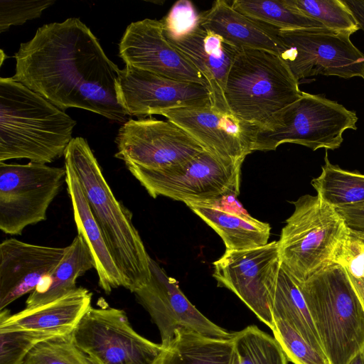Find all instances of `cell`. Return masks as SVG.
I'll use <instances>...</instances> for the list:
<instances>
[{
    "mask_svg": "<svg viewBox=\"0 0 364 364\" xmlns=\"http://www.w3.org/2000/svg\"><path fill=\"white\" fill-rule=\"evenodd\" d=\"M296 284L329 363L348 364L364 350V311L347 272L331 263Z\"/></svg>",
    "mask_w": 364,
    "mask_h": 364,
    "instance_id": "cell-4",
    "label": "cell"
},
{
    "mask_svg": "<svg viewBox=\"0 0 364 364\" xmlns=\"http://www.w3.org/2000/svg\"><path fill=\"white\" fill-rule=\"evenodd\" d=\"M92 294L84 287H77L63 296L43 305L25 308L10 314L0 311V331L33 330L56 336L73 333L91 306Z\"/></svg>",
    "mask_w": 364,
    "mask_h": 364,
    "instance_id": "cell-20",
    "label": "cell"
},
{
    "mask_svg": "<svg viewBox=\"0 0 364 364\" xmlns=\"http://www.w3.org/2000/svg\"><path fill=\"white\" fill-rule=\"evenodd\" d=\"M65 178V167L0 162V230L18 235L46 220Z\"/></svg>",
    "mask_w": 364,
    "mask_h": 364,
    "instance_id": "cell-9",
    "label": "cell"
},
{
    "mask_svg": "<svg viewBox=\"0 0 364 364\" xmlns=\"http://www.w3.org/2000/svg\"><path fill=\"white\" fill-rule=\"evenodd\" d=\"M272 313L274 320L285 321L318 352L325 355L305 299L295 281L282 266L274 289Z\"/></svg>",
    "mask_w": 364,
    "mask_h": 364,
    "instance_id": "cell-26",
    "label": "cell"
},
{
    "mask_svg": "<svg viewBox=\"0 0 364 364\" xmlns=\"http://www.w3.org/2000/svg\"><path fill=\"white\" fill-rule=\"evenodd\" d=\"M238 357L231 339L205 336L180 328L158 364H237Z\"/></svg>",
    "mask_w": 364,
    "mask_h": 364,
    "instance_id": "cell-25",
    "label": "cell"
},
{
    "mask_svg": "<svg viewBox=\"0 0 364 364\" xmlns=\"http://www.w3.org/2000/svg\"><path fill=\"white\" fill-rule=\"evenodd\" d=\"M348 364H364V350L357 353Z\"/></svg>",
    "mask_w": 364,
    "mask_h": 364,
    "instance_id": "cell-40",
    "label": "cell"
},
{
    "mask_svg": "<svg viewBox=\"0 0 364 364\" xmlns=\"http://www.w3.org/2000/svg\"><path fill=\"white\" fill-rule=\"evenodd\" d=\"M335 209L350 230L364 235V201Z\"/></svg>",
    "mask_w": 364,
    "mask_h": 364,
    "instance_id": "cell-37",
    "label": "cell"
},
{
    "mask_svg": "<svg viewBox=\"0 0 364 364\" xmlns=\"http://www.w3.org/2000/svg\"><path fill=\"white\" fill-rule=\"evenodd\" d=\"M200 14L190 1H176L168 14L162 19L164 31L167 34H176L200 23Z\"/></svg>",
    "mask_w": 364,
    "mask_h": 364,
    "instance_id": "cell-36",
    "label": "cell"
},
{
    "mask_svg": "<svg viewBox=\"0 0 364 364\" xmlns=\"http://www.w3.org/2000/svg\"><path fill=\"white\" fill-rule=\"evenodd\" d=\"M213 266L218 286L235 294L272 329V298L281 267L278 241L244 250H226Z\"/></svg>",
    "mask_w": 364,
    "mask_h": 364,
    "instance_id": "cell-12",
    "label": "cell"
},
{
    "mask_svg": "<svg viewBox=\"0 0 364 364\" xmlns=\"http://www.w3.org/2000/svg\"><path fill=\"white\" fill-rule=\"evenodd\" d=\"M161 115L181 127L205 150L220 159L243 163L245 157L253 152L258 126L211 105L177 108Z\"/></svg>",
    "mask_w": 364,
    "mask_h": 364,
    "instance_id": "cell-16",
    "label": "cell"
},
{
    "mask_svg": "<svg viewBox=\"0 0 364 364\" xmlns=\"http://www.w3.org/2000/svg\"><path fill=\"white\" fill-rule=\"evenodd\" d=\"M279 243L282 267L301 283L331 264L334 250L348 231L336 209L317 195H304L293 202Z\"/></svg>",
    "mask_w": 364,
    "mask_h": 364,
    "instance_id": "cell-6",
    "label": "cell"
},
{
    "mask_svg": "<svg viewBox=\"0 0 364 364\" xmlns=\"http://www.w3.org/2000/svg\"><path fill=\"white\" fill-rule=\"evenodd\" d=\"M118 101L129 116L144 119L182 107L211 105L208 88L129 65L120 70L116 82Z\"/></svg>",
    "mask_w": 364,
    "mask_h": 364,
    "instance_id": "cell-15",
    "label": "cell"
},
{
    "mask_svg": "<svg viewBox=\"0 0 364 364\" xmlns=\"http://www.w3.org/2000/svg\"><path fill=\"white\" fill-rule=\"evenodd\" d=\"M186 205L219 235L228 250H248L268 243L269 224L246 212L225 210L208 203Z\"/></svg>",
    "mask_w": 364,
    "mask_h": 364,
    "instance_id": "cell-23",
    "label": "cell"
},
{
    "mask_svg": "<svg viewBox=\"0 0 364 364\" xmlns=\"http://www.w3.org/2000/svg\"><path fill=\"white\" fill-rule=\"evenodd\" d=\"M65 247L33 245L11 237L0 244V311L34 291L53 272Z\"/></svg>",
    "mask_w": 364,
    "mask_h": 364,
    "instance_id": "cell-18",
    "label": "cell"
},
{
    "mask_svg": "<svg viewBox=\"0 0 364 364\" xmlns=\"http://www.w3.org/2000/svg\"><path fill=\"white\" fill-rule=\"evenodd\" d=\"M272 330L288 360L294 364H330L324 354L318 352L285 321L274 320Z\"/></svg>",
    "mask_w": 364,
    "mask_h": 364,
    "instance_id": "cell-32",
    "label": "cell"
},
{
    "mask_svg": "<svg viewBox=\"0 0 364 364\" xmlns=\"http://www.w3.org/2000/svg\"><path fill=\"white\" fill-rule=\"evenodd\" d=\"M151 277L144 287L134 294L138 302L149 312L158 327L161 346L166 348L180 328L196 331L205 336L231 339L232 333L210 321L187 299L178 282L168 276L151 257Z\"/></svg>",
    "mask_w": 364,
    "mask_h": 364,
    "instance_id": "cell-14",
    "label": "cell"
},
{
    "mask_svg": "<svg viewBox=\"0 0 364 364\" xmlns=\"http://www.w3.org/2000/svg\"><path fill=\"white\" fill-rule=\"evenodd\" d=\"M331 263L341 266L353 277L364 278V235L348 229L336 245Z\"/></svg>",
    "mask_w": 364,
    "mask_h": 364,
    "instance_id": "cell-34",
    "label": "cell"
},
{
    "mask_svg": "<svg viewBox=\"0 0 364 364\" xmlns=\"http://www.w3.org/2000/svg\"><path fill=\"white\" fill-rule=\"evenodd\" d=\"M95 267L87 243L82 235H77L65 247V255L53 272L30 294L26 308L43 305L63 296L77 288V278Z\"/></svg>",
    "mask_w": 364,
    "mask_h": 364,
    "instance_id": "cell-24",
    "label": "cell"
},
{
    "mask_svg": "<svg viewBox=\"0 0 364 364\" xmlns=\"http://www.w3.org/2000/svg\"><path fill=\"white\" fill-rule=\"evenodd\" d=\"M231 5L237 11L278 29L325 28L290 6L286 0H235Z\"/></svg>",
    "mask_w": 364,
    "mask_h": 364,
    "instance_id": "cell-28",
    "label": "cell"
},
{
    "mask_svg": "<svg viewBox=\"0 0 364 364\" xmlns=\"http://www.w3.org/2000/svg\"><path fill=\"white\" fill-rule=\"evenodd\" d=\"M242 162L225 160L204 150L190 160L161 170L127 167L154 198L207 203L238 196Z\"/></svg>",
    "mask_w": 364,
    "mask_h": 364,
    "instance_id": "cell-8",
    "label": "cell"
},
{
    "mask_svg": "<svg viewBox=\"0 0 364 364\" xmlns=\"http://www.w3.org/2000/svg\"><path fill=\"white\" fill-rule=\"evenodd\" d=\"M22 364H95L75 343L73 334L54 336L38 343Z\"/></svg>",
    "mask_w": 364,
    "mask_h": 364,
    "instance_id": "cell-31",
    "label": "cell"
},
{
    "mask_svg": "<svg viewBox=\"0 0 364 364\" xmlns=\"http://www.w3.org/2000/svg\"><path fill=\"white\" fill-rule=\"evenodd\" d=\"M54 336H57L33 330L0 331V364H22L38 343Z\"/></svg>",
    "mask_w": 364,
    "mask_h": 364,
    "instance_id": "cell-33",
    "label": "cell"
},
{
    "mask_svg": "<svg viewBox=\"0 0 364 364\" xmlns=\"http://www.w3.org/2000/svg\"><path fill=\"white\" fill-rule=\"evenodd\" d=\"M279 34L284 46L280 57L298 81L317 75L364 77V53L350 33L319 28L279 29Z\"/></svg>",
    "mask_w": 364,
    "mask_h": 364,
    "instance_id": "cell-11",
    "label": "cell"
},
{
    "mask_svg": "<svg viewBox=\"0 0 364 364\" xmlns=\"http://www.w3.org/2000/svg\"><path fill=\"white\" fill-rule=\"evenodd\" d=\"M14 80L62 110L80 108L125 123L118 101L120 70L79 18L45 24L15 53Z\"/></svg>",
    "mask_w": 364,
    "mask_h": 364,
    "instance_id": "cell-1",
    "label": "cell"
},
{
    "mask_svg": "<svg viewBox=\"0 0 364 364\" xmlns=\"http://www.w3.org/2000/svg\"><path fill=\"white\" fill-rule=\"evenodd\" d=\"M55 0H1L0 33L11 26L21 25L28 20L39 18L43 11Z\"/></svg>",
    "mask_w": 364,
    "mask_h": 364,
    "instance_id": "cell-35",
    "label": "cell"
},
{
    "mask_svg": "<svg viewBox=\"0 0 364 364\" xmlns=\"http://www.w3.org/2000/svg\"><path fill=\"white\" fill-rule=\"evenodd\" d=\"M76 122L12 77L0 78V162L49 164L65 155Z\"/></svg>",
    "mask_w": 364,
    "mask_h": 364,
    "instance_id": "cell-3",
    "label": "cell"
},
{
    "mask_svg": "<svg viewBox=\"0 0 364 364\" xmlns=\"http://www.w3.org/2000/svg\"><path fill=\"white\" fill-rule=\"evenodd\" d=\"M65 183L73 207L77 235L83 237L93 255L100 287L109 294L114 289L124 286L117 267L95 220L80 181L73 171L65 164Z\"/></svg>",
    "mask_w": 364,
    "mask_h": 364,
    "instance_id": "cell-22",
    "label": "cell"
},
{
    "mask_svg": "<svg viewBox=\"0 0 364 364\" xmlns=\"http://www.w3.org/2000/svg\"><path fill=\"white\" fill-rule=\"evenodd\" d=\"M324 160L321 174L311 181L317 196L334 208L364 201V174L332 164L327 153Z\"/></svg>",
    "mask_w": 364,
    "mask_h": 364,
    "instance_id": "cell-27",
    "label": "cell"
},
{
    "mask_svg": "<svg viewBox=\"0 0 364 364\" xmlns=\"http://www.w3.org/2000/svg\"><path fill=\"white\" fill-rule=\"evenodd\" d=\"M302 92L299 81L279 55L243 48L229 71L224 97L230 112L262 127Z\"/></svg>",
    "mask_w": 364,
    "mask_h": 364,
    "instance_id": "cell-5",
    "label": "cell"
},
{
    "mask_svg": "<svg viewBox=\"0 0 364 364\" xmlns=\"http://www.w3.org/2000/svg\"><path fill=\"white\" fill-rule=\"evenodd\" d=\"M65 164L75 173L108 249L119 268L123 287L134 293L151 277L149 255L134 227L132 213L113 193L87 141L73 138Z\"/></svg>",
    "mask_w": 364,
    "mask_h": 364,
    "instance_id": "cell-2",
    "label": "cell"
},
{
    "mask_svg": "<svg viewBox=\"0 0 364 364\" xmlns=\"http://www.w3.org/2000/svg\"><path fill=\"white\" fill-rule=\"evenodd\" d=\"M114 156L127 167L161 170L186 162L205 148L176 124L155 118L129 119L118 131Z\"/></svg>",
    "mask_w": 364,
    "mask_h": 364,
    "instance_id": "cell-13",
    "label": "cell"
},
{
    "mask_svg": "<svg viewBox=\"0 0 364 364\" xmlns=\"http://www.w3.org/2000/svg\"><path fill=\"white\" fill-rule=\"evenodd\" d=\"M343 1L353 14L360 29L364 31V1L343 0Z\"/></svg>",
    "mask_w": 364,
    "mask_h": 364,
    "instance_id": "cell-38",
    "label": "cell"
},
{
    "mask_svg": "<svg viewBox=\"0 0 364 364\" xmlns=\"http://www.w3.org/2000/svg\"><path fill=\"white\" fill-rule=\"evenodd\" d=\"M164 33L171 45L204 77L212 107L230 112L224 97L225 84L229 71L242 49L204 28L200 23L176 34H167L164 31Z\"/></svg>",
    "mask_w": 364,
    "mask_h": 364,
    "instance_id": "cell-19",
    "label": "cell"
},
{
    "mask_svg": "<svg viewBox=\"0 0 364 364\" xmlns=\"http://www.w3.org/2000/svg\"><path fill=\"white\" fill-rule=\"evenodd\" d=\"M72 334L95 364H158L164 351L137 333L125 311L116 308L91 306Z\"/></svg>",
    "mask_w": 364,
    "mask_h": 364,
    "instance_id": "cell-10",
    "label": "cell"
},
{
    "mask_svg": "<svg viewBox=\"0 0 364 364\" xmlns=\"http://www.w3.org/2000/svg\"><path fill=\"white\" fill-rule=\"evenodd\" d=\"M286 2L328 30L351 35L360 29L343 0H286Z\"/></svg>",
    "mask_w": 364,
    "mask_h": 364,
    "instance_id": "cell-30",
    "label": "cell"
},
{
    "mask_svg": "<svg viewBox=\"0 0 364 364\" xmlns=\"http://www.w3.org/2000/svg\"><path fill=\"white\" fill-rule=\"evenodd\" d=\"M232 340L237 364H287V358L274 338L251 325L234 332Z\"/></svg>",
    "mask_w": 364,
    "mask_h": 364,
    "instance_id": "cell-29",
    "label": "cell"
},
{
    "mask_svg": "<svg viewBox=\"0 0 364 364\" xmlns=\"http://www.w3.org/2000/svg\"><path fill=\"white\" fill-rule=\"evenodd\" d=\"M358 117L341 104L318 95L302 92L295 102L258 127L255 151H273L284 143L334 150L347 129H357Z\"/></svg>",
    "mask_w": 364,
    "mask_h": 364,
    "instance_id": "cell-7",
    "label": "cell"
},
{
    "mask_svg": "<svg viewBox=\"0 0 364 364\" xmlns=\"http://www.w3.org/2000/svg\"><path fill=\"white\" fill-rule=\"evenodd\" d=\"M119 55L126 65L207 87L196 66L166 39L161 21L146 18L131 23L119 44Z\"/></svg>",
    "mask_w": 364,
    "mask_h": 364,
    "instance_id": "cell-17",
    "label": "cell"
},
{
    "mask_svg": "<svg viewBox=\"0 0 364 364\" xmlns=\"http://www.w3.org/2000/svg\"><path fill=\"white\" fill-rule=\"evenodd\" d=\"M364 311V278H355L348 274Z\"/></svg>",
    "mask_w": 364,
    "mask_h": 364,
    "instance_id": "cell-39",
    "label": "cell"
},
{
    "mask_svg": "<svg viewBox=\"0 0 364 364\" xmlns=\"http://www.w3.org/2000/svg\"><path fill=\"white\" fill-rule=\"evenodd\" d=\"M200 25L240 49L263 50L281 56L284 46L279 29L235 9L225 0L215 1L200 14Z\"/></svg>",
    "mask_w": 364,
    "mask_h": 364,
    "instance_id": "cell-21",
    "label": "cell"
}]
</instances>
